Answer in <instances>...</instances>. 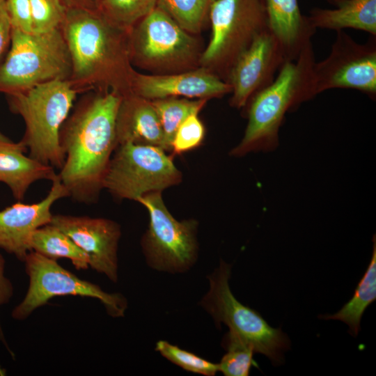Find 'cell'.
Instances as JSON below:
<instances>
[{"instance_id": "cell-1", "label": "cell", "mask_w": 376, "mask_h": 376, "mask_svg": "<svg viewBox=\"0 0 376 376\" xmlns=\"http://www.w3.org/2000/svg\"><path fill=\"white\" fill-rule=\"evenodd\" d=\"M121 99L112 91L86 95L61 127L59 141L65 159L58 174L76 201L94 203L103 189L117 147L116 117Z\"/></svg>"}, {"instance_id": "cell-2", "label": "cell", "mask_w": 376, "mask_h": 376, "mask_svg": "<svg viewBox=\"0 0 376 376\" xmlns=\"http://www.w3.org/2000/svg\"><path fill=\"white\" fill-rule=\"evenodd\" d=\"M61 29L71 58L68 81L78 93H132L136 71L130 55V31L113 26L98 11L79 8H68Z\"/></svg>"}, {"instance_id": "cell-3", "label": "cell", "mask_w": 376, "mask_h": 376, "mask_svg": "<svg viewBox=\"0 0 376 376\" xmlns=\"http://www.w3.org/2000/svg\"><path fill=\"white\" fill-rule=\"evenodd\" d=\"M312 41L295 60L281 67L274 80L257 93L246 107L248 123L244 134L230 154L242 156L251 152H270L279 146V130L285 114L317 95Z\"/></svg>"}, {"instance_id": "cell-4", "label": "cell", "mask_w": 376, "mask_h": 376, "mask_svg": "<svg viewBox=\"0 0 376 376\" xmlns=\"http://www.w3.org/2000/svg\"><path fill=\"white\" fill-rule=\"evenodd\" d=\"M77 94L68 80L57 79L6 95L10 109L24 122L21 141L31 157L61 169L65 155L60 145V131Z\"/></svg>"}, {"instance_id": "cell-5", "label": "cell", "mask_w": 376, "mask_h": 376, "mask_svg": "<svg viewBox=\"0 0 376 376\" xmlns=\"http://www.w3.org/2000/svg\"><path fill=\"white\" fill-rule=\"evenodd\" d=\"M72 65L61 29L42 33L12 29L0 63V93L6 95L53 80H68Z\"/></svg>"}, {"instance_id": "cell-6", "label": "cell", "mask_w": 376, "mask_h": 376, "mask_svg": "<svg viewBox=\"0 0 376 376\" xmlns=\"http://www.w3.org/2000/svg\"><path fill=\"white\" fill-rule=\"evenodd\" d=\"M231 265L221 260L219 266L207 276L210 288L200 305L214 319L263 354L274 366L284 361V352L290 349V340L281 328H274L254 309L242 304L229 286Z\"/></svg>"}, {"instance_id": "cell-7", "label": "cell", "mask_w": 376, "mask_h": 376, "mask_svg": "<svg viewBox=\"0 0 376 376\" xmlns=\"http://www.w3.org/2000/svg\"><path fill=\"white\" fill-rule=\"evenodd\" d=\"M209 21L211 37L201 54L199 65L226 81L239 56L258 34L268 29L264 1L214 0Z\"/></svg>"}, {"instance_id": "cell-8", "label": "cell", "mask_w": 376, "mask_h": 376, "mask_svg": "<svg viewBox=\"0 0 376 376\" xmlns=\"http://www.w3.org/2000/svg\"><path fill=\"white\" fill-rule=\"evenodd\" d=\"M132 64L159 75L196 68L199 42L169 15L155 8L130 31Z\"/></svg>"}, {"instance_id": "cell-9", "label": "cell", "mask_w": 376, "mask_h": 376, "mask_svg": "<svg viewBox=\"0 0 376 376\" xmlns=\"http://www.w3.org/2000/svg\"><path fill=\"white\" fill-rule=\"evenodd\" d=\"M23 262L29 276V287L22 301L12 311L13 319L24 320L52 298L69 295L97 299L111 316H124L127 301L121 294L108 293L99 285L63 268L56 260L33 251L27 253Z\"/></svg>"}, {"instance_id": "cell-10", "label": "cell", "mask_w": 376, "mask_h": 376, "mask_svg": "<svg viewBox=\"0 0 376 376\" xmlns=\"http://www.w3.org/2000/svg\"><path fill=\"white\" fill-rule=\"evenodd\" d=\"M111 157L103 188L119 199H137L180 181V172L162 148L126 143Z\"/></svg>"}, {"instance_id": "cell-11", "label": "cell", "mask_w": 376, "mask_h": 376, "mask_svg": "<svg viewBox=\"0 0 376 376\" xmlns=\"http://www.w3.org/2000/svg\"><path fill=\"white\" fill-rule=\"evenodd\" d=\"M136 201L147 209L150 217L148 229L142 239L148 265L172 274L189 270L197 258V222L176 220L165 206L161 191L147 194Z\"/></svg>"}, {"instance_id": "cell-12", "label": "cell", "mask_w": 376, "mask_h": 376, "mask_svg": "<svg viewBox=\"0 0 376 376\" xmlns=\"http://www.w3.org/2000/svg\"><path fill=\"white\" fill-rule=\"evenodd\" d=\"M313 78L317 95L334 88H350L375 98L376 36L359 43L345 31H336L329 55L314 64Z\"/></svg>"}, {"instance_id": "cell-13", "label": "cell", "mask_w": 376, "mask_h": 376, "mask_svg": "<svg viewBox=\"0 0 376 376\" xmlns=\"http://www.w3.org/2000/svg\"><path fill=\"white\" fill-rule=\"evenodd\" d=\"M287 61L277 38L268 29L258 34L237 58L226 81L231 86L230 104L241 109L259 91L271 84Z\"/></svg>"}, {"instance_id": "cell-14", "label": "cell", "mask_w": 376, "mask_h": 376, "mask_svg": "<svg viewBox=\"0 0 376 376\" xmlns=\"http://www.w3.org/2000/svg\"><path fill=\"white\" fill-rule=\"evenodd\" d=\"M50 224L68 235L88 256L89 267L116 283L120 226L100 217L53 214Z\"/></svg>"}, {"instance_id": "cell-15", "label": "cell", "mask_w": 376, "mask_h": 376, "mask_svg": "<svg viewBox=\"0 0 376 376\" xmlns=\"http://www.w3.org/2000/svg\"><path fill=\"white\" fill-rule=\"evenodd\" d=\"M51 181L49 191L40 201L31 204L17 201L0 210V248L22 262L30 251L32 233L50 223L51 209L57 201L69 197L58 174Z\"/></svg>"}, {"instance_id": "cell-16", "label": "cell", "mask_w": 376, "mask_h": 376, "mask_svg": "<svg viewBox=\"0 0 376 376\" xmlns=\"http://www.w3.org/2000/svg\"><path fill=\"white\" fill-rule=\"evenodd\" d=\"M230 85L203 68L166 75H143L135 72L132 92L152 100L171 97L208 99L231 93Z\"/></svg>"}, {"instance_id": "cell-17", "label": "cell", "mask_w": 376, "mask_h": 376, "mask_svg": "<svg viewBox=\"0 0 376 376\" xmlns=\"http://www.w3.org/2000/svg\"><path fill=\"white\" fill-rule=\"evenodd\" d=\"M116 131L117 146L132 143L164 150L163 131L151 100L133 93L122 96Z\"/></svg>"}, {"instance_id": "cell-18", "label": "cell", "mask_w": 376, "mask_h": 376, "mask_svg": "<svg viewBox=\"0 0 376 376\" xmlns=\"http://www.w3.org/2000/svg\"><path fill=\"white\" fill-rule=\"evenodd\" d=\"M22 142H14L0 132V182L21 201L32 184L40 180H52L57 173L54 168L42 164L29 155Z\"/></svg>"}, {"instance_id": "cell-19", "label": "cell", "mask_w": 376, "mask_h": 376, "mask_svg": "<svg viewBox=\"0 0 376 376\" xmlns=\"http://www.w3.org/2000/svg\"><path fill=\"white\" fill-rule=\"evenodd\" d=\"M268 28L277 38L287 61L297 58L315 29L302 15L297 0H263Z\"/></svg>"}, {"instance_id": "cell-20", "label": "cell", "mask_w": 376, "mask_h": 376, "mask_svg": "<svg viewBox=\"0 0 376 376\" xmlns=\"http://www.w3.org/2000/svg\"><path fill=\"white\" fill-rule=\"evenodd\" d=\"M333 8H313L306 15L316 30L353 29L376 36V0H327Z\"/></svg>"}, {"instance_id": "cell-21", "label": "cell", "mask_w": 376, "mask_h": 376, "mask_svg": "<svg viewBox=\"0 0 376 376\" xmlns=\"http://www.w3.org/2000/svg\"><path fill=\"white\" fill-rule=\"evenodd\" d=\"M372 257L352 298L333 315H320L324 320H340L349 327V333L356 337L361 330V320L368 306L376 299V240L373 239Z\"/></svg>"}, {"instance_id": "cell-22", "label": "cell", "mask_w": 376, "mask_h": 376, "mask_svg": "<svg viewBox=\"0 0 376 376\" xmlns=\"http://www.w3.org/2000/svg\"><path fill=\"white\" fill-rule=\"evenodd\" d=\"M29 246L30 251L52 259H69L77 269L89 267L87 254L68 235L50 223L32 233Z\"/></svg>"}, {"instance_id": "cell-23", "label": "cell", "mask_w": 376, "mask_h": 376, "mask_svg": "<svg viewBox=\"0 0 376 376\" xmlns=\"http://www.w3.org/2000/svg\"><path fill=\"white\" fill-rule=\"evenodd\" d=\"M206 100L175 97L151 100L163 131L164 150H171V143L178 127L189 116L198 113Z\"/></svg>"}, {"instance_id": "cell-24", "label": "cell", "mask_w": 376, "mask_h": 376, "mask_svg": "<svg viewBox=\"0 0 376 376\" xmlns=\"http://www.w3.org/2000/svg\"><path fill=\"white\" fill-rule=\"evenodd\" d=\"M214 1L157 0L156 8L169 15L184 30L194 34L199 33L209 21Z\"/></svg>"}, {"instance_id": "cell-25", "label": "cell", "mask_w": 376, "mask_h": 376, "mask_svg": "<svg viewBox=\"0 0 376 376\" xmlns=\"http://www.w3.org/2000/svg\"><path fill=\"white\" fill-rule=\"evenodd\" d=\"M157 0H100L97 11L111 24L130 31L157 7Z\"/></svg>"}, {"instance_id": "cell-26", "label": "cell", "mask_w": 376, "mask_h": 376, "mask_svg": "<svg viewBox=\"0 0 376 376\" xmlns=\"http://www.w3.org/2000/svg\"><path fill=\"white\" fill-rule=\"evenodd\" d=\"M222 346L226 353L218 368L225 376H248L253 366L258 367L253 359V349L235 334L230 331L226 334Z\"/></svg>"}, {"instance_id": "cell-27", "label": "cell", "mask_w": 376, "mask_h": 376, "mask_svg": "<svg viewBox=\"0 0 376 376\" xmlns=\"http://www.w3.org/2000/svg\"><path fill=\"white\" fill-rule=\"evenodd\" d=\"M155 350L171 363L191 373L213 376L219 371L218 363L203 359L166 340H159L156 343Z\"/></svg>"}, {"instance_id": "cell-28", "label": "cell", "mask_w": 376, "mask_h": 376, "mask_svg": "<svg viewBox=\"0 0 376 376\" xmlns=\"http://www.w3.org/2000/svg\"><path fill=\"white\" fill-rule=\"evenodd\" d=\"M33 33H42L61 28L67 13L62 0H29Z\"/></svg>"}, {"instance_id": "cell-29", "label": "cell", "mask_w": 376, "mask_h": 376, "mask_svg": "<svg viewBox=\"0 0 376 376\" xmlns=\"http://www.w3.org/2000/svg\"><path fill=\"white\" fill-rule=\"evenodd\" d=\"M205 129L198 117V113L189 116L178 127L171 143V150L175 153L194 149L203 139Z\"/></svg>"}, {"instance_id": "cell-30", "label": "cell", "mask_w": 376, "mask_h": 376, "mask_svg": "<svg viewBox=\"0 0 376 376\" xmlns=\"http://www.w3.org/2000/svg\"><path fill=\"white\" fill-rule=\"evenodd\" d=\"M12 29L33 33L29 0H5Z\"/></svg>"}, {"instance_id": "cell-31", "label": "cell", "mask_w": 376, "mask_h": 376, "mask_svg": "<svg viewBox=\"0 0 376 376\" xmlns=\"http://www.w3.org/2000/svg\"><path fill=\"white\" fill-rule=\"evenodd\" d=\"M13 286L10 281L5 275V260L0 253V307L9 302L13 295ZM0 341L2 342L10 354L13 357L14 353L9 348L4 337L0 322Z\"/></svg>"}, {"instance_id": "cell-32", "label": "cell", "mask_w": 376, "mask_h": 376, "mask_svg": "<svg viewBox=\"0 0 376 376\" xmlns=\"http://www.w3.org/2000/svg\"><path fill=\"white\" fill-rule=\"evenodd\" d=\"M12 27L5 0H0V63L6 56L11 40Z\"/></svg>"}, {"instance_id": "cell-33", "label": "cell", "mask_w": 376, "mask_h": 376, "mask_svg": "<svg viewBox=\"0 0 376 376\" xmlns=\"http://www.w3.org/2000/svg\"><path fill=\"white\" fill-rule=\"evenodd\" d=\"M69 1L72 4L70 8H83V9H86V10H91L88 6V2L86 0H69Z\"/></svg>"}, {"instance_id": "cell-34", "label": "cell", "mask_w": 376, "mask_h": 376, "mask_svg": "<svg viewBox=\"0 0 376 376\" xmlns=\"http://www.w3.org/2000/svg\"><path fill=\"white\" fill-rule=\"evenodd\" d=\"M6 375V370L0 366V376Z\"/></svg>"}]
</instances>
